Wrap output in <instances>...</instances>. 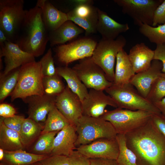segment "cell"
<instances>
[{"mask_svg":"<svg viewBox=\"0 0 165 165\" xmlns=\"http://www.w3.org/2000/svg\"><path fill=\"white\" fill-rule=\"evenodd\" d=\"M44 76L39 61H34L21 66L16 86L10 96L11 101L23 100L34 95L44 94L42 81Z\"/></svg>","mask_w":165,"mask_h":165,"instance_id":"3","label":"cell"},{"mask_svg":"<svg viewBox=\"0 0 165 165\" xmlns=\"http://www.w3.org/2000/svg\"><path fill=\"white\" fill-rule=\"evenodd\" d=\"M56 97L44 94L32 96L23 100L28 105V117L38 123H45L47 116L55 105Z\"/></svg>","mask_w":165,"mask_h":165,"instance_id":"18","label":"cell"},{"mask_svg":"<svg viewBox=\"0 0 165 165\" xmlns=\"http://www.w3.org/2000/svg\"><path fill=\"white\" fill-rule=\"evenodd\" d=\"M122 12L130 17L139 27L143 24L152 26L154 11L162 3L160 0H114Z\"/></svg>","mask_w":165,"mask_h":165,"instance_id":"10","label":"cell"},{"mask_svg":"<svg viewBox=\"0 0 165 165\" xmlns=\"http://www.w3.org/2000/svg\"><path fill=\"white\" fill-rule=\"evenodd\" d=\"M67 2L74 6V8L84 5H93L94 3V1L92 0H72L67 1Z\"/></svg>","mask_w":165,"mask_h":165,"instance_id":"45","label":"cell"},{"mask_svg":"<svg viewBox=\"0 0 165 165\" xmlns=\"http://www.w3.org/2000/svg\"><path fill=\"white\" fill-rule=\"evenodd\" d=\"M154 50L144 43H137L130 49L128 56L135 73L149 68L153 60Z\"/></svg>","mask_w":165,"mask_h":165,"instance_id":"22","label":"cell"},{"mask_svg":"<svg viewBox=\"0 0 165 165\" xmlns=\"http://www.w3.org/2000/svg\"><path fill=\"white\" fill-rule=\"evenodd\" d=\"M0 165H3L1 163L0 164Z\"/></svg>","mask_w":165,"mask_h":165,"instance_id":"51","label":"cell"},{"mask_svg":"<svg viewBox=\"0 0 165 165\" xmlns=\"http://www.w3.org/2000/svg\"><path fill=\"white\" fill-rule=\"evenodd\" d=\"M127 146L134 153L137 165H165V137L151 118L145 125L125 134Z\"/></svg>","mask_w":165,"mask_h":165,"instance_id":"1","label":"cell"},{"mask_svg":"<svg viewBox=\"0 0 165 165\" xmlns=\"http://www.w3.org/2000/svg\"><path fill=\"white\" fill-rule=\"evenodd\" d=\"M105 90L113 99L118 108L161 113L153 104L142 96L130 83L120 85L113 84Z\"/></svg>","mask_w":165,"mask_h":165,"instance_id":"4","label":"cell"},{"mask_svg":"<svg viewBox=\"0 0 165 165\" xmlns=\"http://www.w3.org/2000/svg\"><path fill=\"white\" fill-rule=\"evenodd\" d=\"M31 165H42V164L41 163L40 161H39Z\"/></svg>","mask_w":165,"mask_h":165,"instance_id":"49","label":"cell"},{"mask_svg":"<svg viewBox=\"0 0 165 165\" xmlns=\"http://www.w3.org/2000/svg\"><path fill=\"white\" fill-rule=\"evenodd\" d=\"M55 105L70 124L75 127L83 116L82 102L67 85L64 91L56 97Z\"/></svg>","mask_w":165,"mask_h":165,"instance_id":"13","label":"cell"},{"mask_svg":"<svg viewBox=\"0 0 165 165\" xmlns=\"http://www.w3.org/2000/svg\"><path fill=\"white\" fill-rule=\"evenodd\" d=\"M165 97V78L161 76L153 84L147 99L154 104Z\"/></svg>","mask_w":165,"mask_h":165,"instance_id":"35","label":"cell"},{"mask_svg":"<svg viewBox=\"0 0 165 165\" xmlns=\"http://www.w3.org/2000/svg\"><path fill=\"white\" fill-rule=\"evenodd\" d=\"M7 41H9L4 32L0 29V46H2Z\"/></svg>","mask_w":165,"mask_h":165,"instance_id":"47","label":"cell"},{"mask_svg":"<svg viewBox=\"0 0 165 165\" xmlns=\"http://www.w3.org/2000/svg\"><path fill=\"white\" fill-rule=\"evenodd\" d=\"M23 0H0V29L14 42L25 14Z\"/></svg>","mask_w":165,"mask_h":165,"instance_id":"8","label":"cell"},{"mask_svg":"<svg viewBox=\"0 0 165 165\" xmlns=\"http://www.w3.org/2000/svg\"><path fill=\"white\" fill-rule=\"evenodd\" d=\"M108 105L118 108L112 97L106 94L103 90L90 89L87 96L82 101V115L100 117L104 113L105 108Z\"/></svg>","mask_w":165,"mask_h":165,"instance_id":"15","label":"cell"},{"mask_svg":"<svg viewBox=\"0 0 165 165\" xmlns=\"http://www.w3.org/2000/svg\"><path fill=\"white\" fill-rule=\"evenodd\" d=\"M40 162L42 165H69L68 157L64 155H50Z\"/></svg>","mask_w":165,"mask_h":165,"instance_id":"38","label":"cell"},{"mask_svg":"<svg viewBox=\"0 0 165 165\" xmlns=\"http://www.w3.org/2000/svg\"><path fill=\"white\" fill-rule=\"evenodd\" d=\"M68 20L83 28L86 36L97 32L98 8L93 5L77 6L66 13Z\"/></svg>","mask_w":165,"mask_h":165,"instance_id":"16","label":"cell"},{"mask_svg":"<svg viewBox=\"0 0 165 165\" xmlns=\"http://www.w3.org/2000/svg\"><path fill=\"white\" fill-rule=\"evenodd\" d=\"M0 117L6 126L20 133L23 123L25 119L24 116L15 115L8 118Z\"/></svg>","mask_w":165,"mask_h":165,"instance_id":"37","label":"cell"},{"mask_svg":"<svg viewBox=\"0 0 165 165\" xmlns=\"http://www.w3.org/2000/svg\"><path fill=\"white\" fill-rule=\"evenodd\" d=\"M165 24V0L156 8L153 15L152 26L155 27L157 25Z\"/></svg>","mask_w":165,"mask_h":165,"instance_id":"40","label":"cell"},{"mask_svg":"<svg viewBox=\"0 0 165 165\" xmlns=\"http://www.w3.org/2000/svg\"><path fill=\"white\" fill-rule=\"evenodd\" d=\"M84 31L72 21L68 20L57 29L49 33V42L51 47L65 44L74 39Z\"/></svg>","mask_w":165,"mask_h":165,"instance_id":"23","label":"cell"},{"mask_svg":"<svg viewBox=\"0 0 165 165\" xmlns=\"http://www.w3.org/2000/svg\"><path fill=\"white\" fill-rule=\"evenodd\" d=\"M59 131L41 134L30 147L28 152L38 155H50L52 150L54 138Z\"/></svg>","mask_w":165,"mask_h":165,"instance_id":"30","label":"cell"},{"mask_svg":"<svg viewBox=\"0 0 165 165\" xmlns=\"http://www.w3.org/2000/svg\"><path fill=\"white\" fill-rule=\"evenodd\" d=\"M57 74L66 81L67 86L72 92L77 94L81 102L87 95V88L80 79L72 68L68 66L56 67Z\"/></svg>","mask_w":165,"mask_h":165,"instance_id":"26","label":"cell"},{"mask_svg":"<svg viewBox=\"0 0 165 165\" xmlns=\"http://www.w3.org/2000/svg\"><path fill=\"white\" fill-rule=\"evenodd\" d=\"M135 74L128 54L123 49L121 50L116 57L113 84L120 85L130 83L131 79Z\"/></svg>","mask_w":165,"mask_h":165,"instance_id":"24","label":"cell"},{"mask_svg":"<svg viewBox=\"0 0 165 165\" xmlns=\"http://www.w3.org/2000/svg\"><path fill=\"white\" fill-rule=\"evenodd\" d=\"M0 58L4 57L5 68L1 75H5L12 71L28 63L35 61L32 55L21 50L16 43L6 42L0 46Z\"/></svg>","mask_w":165,"mask_h":165,"instance_id":"14","label":"cell"},{"mask_svg":"<svg viewBox=\"0 0 165 165\" xmlns=\"http://www.w3.org/2000/svg\"><path fill=\"white\" fill-rule=\"evenodd\" d=\"M90 165H119L116 160L105 159H90Z\"/></svg>","mask_w":165,"mask_h":165,"instance_id":"44","label":"cell"},{"mask_svg":"<svg viewBox=\"0 0 165 165\" xmlns=\"http://www.w3.org/2000/svg\"><path fill=\"white\" fill-rule=\"evenodd\" d=\"M75 150L90 159L116 160L119 146L116 138H102L76 147Z\"/></svg>","mask_w":165,"mask_h":165,"instance_id":"12","label":"cell"},{"mask_svg":"<svg viewBox=\"0 0 165 165\" xmlns=\"http://www.w3.org/2000/svg\"><path fill=\"white\" fill-rule=\"evenodd\" d=\"M165 117V97L161 100L153 104Z\"/></svg>","mask_w":165,"mask_h":165,"instance_id":"46","label":"cell"},{"mask_svg":"<svg viewBox=\"0 0 165 165\" xmlns=\"http://www.w3.org/2000/svg\"><path fill=\"white\" fill-rule=\"evenodd\" d=\"M139 31L151 42L156 45L165 43V24L156 27L143 24L139 27Z\"/></svg>","mask_w":165,"mask_h":165,"instance_id":"33","label":"cell"},{"mask_svg":"<svg viewBox=\"0 0 165 165\" xmlns=\"http://www.w3.org/2000/svg\"><path fill=\"white\" fill-rule=\"evenodd\" d=\"M43 126L28 117L24 119L20 133L24 148H30L34 143L41 135Z\"/></svg>","mask_w":165,"mask_h":165,"instance_id":"28","label":"cell"},{"mask_svg":"<svg viewBox=\"0 0 165 165\" xmlns=\"http://www.w3.org/2000/svg\"><path fill=\"white\" fill-rule=\"evenodd\" d=\"M72 68L87 88L104 91L113 84L91 57L79 60Z\"/></svg>","mask_w":165,"mask_h":165,"instance_id":"11","label":"cell"},{"mask_svg":"<svg viewBox=\"0 0 165 165\" xmlns=\"http://www.w3.org/2000/svg\"><path fill=\"white\" fill-rule=\"evenodd\" d=\"M49 41V33L42 17L41 9L36 6L26 10L25 16L14 42L35 57L42 55Z\"/></svg>","mask_w":165,"mask_h":165,"instance_id":"2","label":"cell"},{"mask_svg":"<svg viewBox=\"0 0 165 165\" xmlns=\"http://www.w3.org/2000/svg\"><path fill=\"white\" fill-rule=\"evenodd\" d=\"M76 147L98 139L116 138L117 134L111 123L100 118L82 116L75 126Z\"/></svg>","mask_w":165,"mask_h":165,"instance_id":"5","label":"cell"},{"mask_svg":"<svg viewBox=\"0 0 165 165\" xmlns=\"http://www.w3.org/2000/svg\"><path fill=\"white\" fill-rule=\"evenodd\" d=\"M77 137L75 127L70 124L59 131L54 138L52 150L50 155L68 156L76 147Z\"/></svg>","mask_w":165,"mask_h":165,"instance_id":"20","label":"cell"},{"mask_svg":"<svg viewBox=\"0 0 165 165\" xmlns=\"http://www.w3.org/2000/svg\"><path fill=\"white\" fill-rule=\"evenodd\" d=\"M68 157L69 165H90V159L76 150Z\"/></svg>","mask_w":165,"mask_h":165,"instance_id":"39","label":"cell"},{"mask_svg":"<svg viewBox=\"0 0 165 165\" xmlns=\"http://www.w3.org/2000/svg\"><path fill=\"white\" fill-rule=\"evenodd\" d=\"M20 68L15 69L3 75H0V102L2 103L10 96L17 84L19 75Z\"/></svg>","mask_w":165,"mask_h":165,"instance_id":"31","label":"cell"},{"mask_svg":"<svg viewBox=\"0 0 165 165\" xmlns=\"http://www.w3.org/2000/svg\"><path fill=\"white\" fill-rule=\"evenodd\" d=\"M16 113L15 108L10 104L2 103L0 104V116L4 118L13 116Z\"/></svg>","mask_w":165,"mask_h":165,"instance_id":"43","label":"cell"},{"mask_svg":"<svg viewBox=\"0 0 165 165\" xmlns=\"http://www.w3.org/2000/svg\"><path fill=\"white\" fill-rule=\"evenodd\" d=\"M97 43L94 39L86 37L58 45L53 48L54 62L58 66H68L75 61L91 57Z\"/></svg>","mask_w":165,"mask_h":165,"instance_id":"9","label":"cell"},{"mask_svg":"<svg viewBox=\"0 0 165 165\" xmlns=\"http://www.w3.org/2000/svg\"><path fill=\"white\" fill-rule=\"evenodd\" d=\"M129 29L127 23H118L110 17L105 12L98 8V20L96 26L97 32L101 35L102 38L114 40L122 33Z\"/></svg>","mask_w":165,"mask_h":165,"instance_id":"19","label":"cell"},{"mask_svg":"<svg viewBox=\"0 0 165 165\" xmlns=\"http://www.w3.org/2000/svg\"><path fill=\"white\" fill-rule=\"evenodd\" d=\"M153 113L116 108L105 111L100 118L110 122L118 134H126L145 125L151 119Z\"/></svg>","mask_w":165,"mask_h":165,"instance_id":"6","label":"cell"},{"mask_svg":"<svg viewBox=\"0 0 165 165\" xmlns=\"http://www.w3.org/2000/svg\"><path fill=\"white\" fill-rule=\"evenodd\" d=\"M36 6L41 9L42 19L49 33L68 20L66 13L58 9L50 1L38 0Z\"/></svg>","mask_w":165,"mask_h":165,"instance_id":"21","label":"cell"},{"mask_svg":"<svg viewBox=\"0 0 165 165\" xmlns=\"http://www.w3.org/2000/svg\"><path fill=\"white\" fill-rule=\"evenodd\" d=\"M4 151L1 148H0V161H1L4 157Z\"/></svg>","mask_w":165,"mask_h":165,"instance_id":"48","label":"cell"},{"mask_svg":"<svg viewBox=\"0 0 165 165\" xmlns=\"http://www.w3.org/2000/svg\"><path fill=\"white\" fill-rule=\"evenodd\" d=\"M161 76L165 78V73H162Z\"/></svg>","mask_w":165,"mask_h":165,"instance_id":"50","label":"cell"},{"mask_svg":"<svg viewBox=\"0 0 165 165\" xmlns=\"http://www.w3.org/2000/svg\"><path fill=\"white\" fill-rule=\"evenodd\" d=\"M126 43V39L121 35L114 40L101 38L97 43L91 56L94 61L104 72L108 80L112 83L117 55Z\"/></svg>","mask_w":165,"mask_h":165,"instance_id":"7","label":"cell"},{"mask_svg":"<svg viewBox=\"0 0 165 165\" xmlns=\"http://www.w3.org/2000/svg\"><path fill=\"white\" fill-rule=\"evenodd\" d=\"M162 67L160 61L153 60L149 68L135 74L130 83L142 96L146 98L153 83L161 76Z\"/></svg>","mask_w":165,"mask_h":165,"instance_id":"17","label":"cell"},{"mask_svg":"<svg viewBox=\"0 0 165 165\" xmlns=\"http://www.w3.org/2000/svg\"><path fill=\"white\" fill-rule=\"evenodd\" d=\"M0 148L8 151H13L24 148L20 134L6 126L1 117Z\"/></svg>","mask_w":165,"mask_h":165,"instance_id":"27","label":"cell"},{"mask_svg":"<svg viewBox=\"0 0 165 165\" xmlns=\"http://www.w3.org/2000/svg\"><path fill=\"white\" fill-rule=\"evenodd\" d=\"M70 124L55 105L47 115L41 134L53 131H59Z\"/></svg>","mask_w":165,"mask_h":165,"instance_id":"29","label":"cell"},{"mask_svg":"<svg viewBox=\"0 0 165 165\" xmlns=\"http://www.w3.org/2000/svg\"><path fill=\"white\" fill-rule=\"evenodd\" d=\"M153 60H158L162 62V72L165 73V43L156 45V48L154 50Z\"/></svg>","mask_w":165,"mask_h":165,"instance_id":"41","label":"cell"},{"mask_svg":"<svg viewBox=\"0 0 165 165\" xmlns=\"http://www.w3.org/2000/svg\"><path fill=\"white\" fill-rule=\"evenodd\" d=\"M49 156L35 154L24 149L13 151H4V156L0 163L3 165H31Z\"/></svg>","mask_w":165,"mask_h":165,"instance_id":"25","label":"cell"},{"mask_svg":"<svg viewBox=\"0 0 165 165\" xmlns=\"http://www.w3.org/2000/svg\"><path fill=\"white\" fill-rule=\"evenodd\" d=\"M61 77L57 73L53 76L44 77L42 83L44 94L57 97L61 93L66 86Z\"/></svg>","mask_w":165,"mask_h":165,"instance_id":"34","label":"cell"},{"mask_svg":"<svg viewBox=\"0 0 165 165\" xmlns=\"http://www.w3.org/2000/svg\"><path fill=\"white\" fill-rule=\"evenodd\" d=\"M39 61L44 77L52 76L57 74L56 68L54 65V60L51 48L48 50Z\"/></svg>","mask_w":165,"mask_h":165,"instance_id":"36","label":"cell"},{"mask_svg":"<svg viewBox=\"0 0 165 165\" xmlns=\"http://www.w3.org/2000/svg\"><path fill=\"white\" fill-rule=\"evenodd\" d=\"M116 139L119 146L116 161L119 165H138L137 158L133 152L127 146L125 134H117Z\"/></svg>","mask_w":165,"mask_h":165,"instance_id":"32","label":"cell"},{"mask_svg":"<svg viewBox=\"0 0 165 165\" xmlns=\"http://www.w3.org/2000/svg\"><path fill=\"white\" fill-rule=\"evenodd\" d=\"M151 119L158 130L165 137V117L161 113L153 114Z\"/></svg>","mask_w":165,"mask_h":165,"instance_id":"42","label":"cell"}]
</instances>
